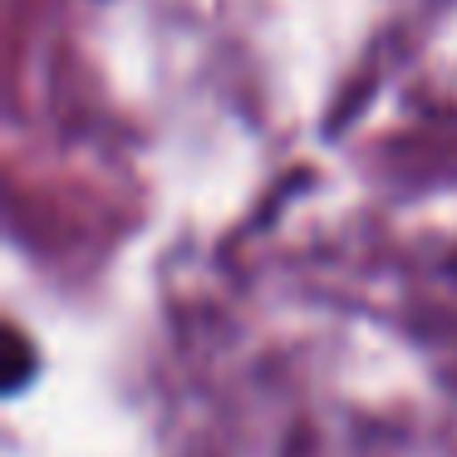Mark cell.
I'll return each instance as SVG.
<instances>
[{
	"instance_id": "6da1fadb",
	"label": "cell",
	"mask_w": 457,
	"mask_h": 457,
	"mask_svg": "<svg viewBox=\"0 0 457 457\" xmlns=\"http://www.w3.org/2000/svg\"><path fill=\"white\" fill-rule=\"evenodd\" d=\"M35 378H40V354H35L30 335L21 325H5V384H0V394L21 398Z\"/></svg>"
}]
</instances>
